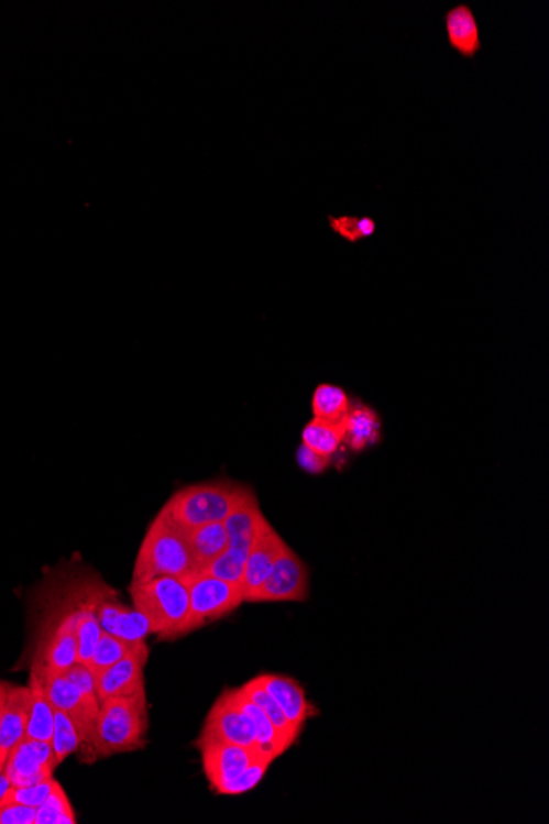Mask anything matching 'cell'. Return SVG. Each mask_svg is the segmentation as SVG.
Wrapping results in <instances>:
<instances>
[{
	"mask_svg": "<svg viewBox=\"0 0 549 824\" xmlns=\"http://www.w3.org/2000/svg\"><path fill=\"white\" fill-rule=\"evenodd\" d=\"M146 730L149 706L145 691L132 696H116L101 701L88 762H95L99 757L142 749L145 746Z\"/></svg>",
	"mask_w": 549,
	"mask_h": 824,
	"instance_id": "obj_1",
	"label": "cell"
},
{
	"mask_svg": "<svg viewBox=\"0 0 549 824\" xmlns=\"http://www.w3.org/2000/svg\"><path fill=\"white\" fill-rule=\"evenodd\" d=\"M195 574V561L186 530L158 512L140 545L132 583H145L160 576L188 581Z\"/></svg>",
	"mask_w": 549,
	"mask_h": 824,
	"instance_id": "obj_2",
	"label": "cell"
},
{
	"mask_svg": "<svg viewBox=\"0 0 549 824\" xmlns=\"http://www.w3.org/2000/svg\"><path fill=\"white\" fill-rule=\"evenodd\" d=\"M132 603L146 620L150 634L160 639L185 636L189 616L188 583L175 576H160L145 583H131Z\"/></svg>",
	"mask_w": 549,
	"mask_h": 824,
	"instance_id": "obj_3",
	"label": "cell"
},
{
	"mask_svg": "<svg viewBox=\"0 0 549 824\" xmlns=\"http://www.w3.org/2000/svg\"><path fill=\"white\" fill-rule=\"evenodd\" d=\"M245 490L232 481L193 484L173 494L160 512L183 530L224 521Z\"/></svg>",
	"mask_w": 549,
	"mask_h": 824,
	"instance_id": "obj_4",
	"label": "cell"
},
{
	"mask_svg": "<svg viewBox=\"0 0 549 824\" xmlns=\"http://www.w3.org/2000/svg\"><path fill=\"white\" fill-rule=\"evenodd\" d=\"M186 583L189 591V616L185 636L201 629L206 624L224 619L245 603L241 584L229 583L209 574H195Z\"/></svg>",
	"mask_w": 549,
	"mask_h": 824,
	"instance_id": "obj_5",
	"label": "cell"
},
{
	"mask_svg": "<svg viewBox=\"0 0 549 824\" xmlns=\"http://www.w3.org/2000/svg\"><path fill=\"white\" fill-rule=\"evenodd\" d=\"M33 664L39 668L40 674H42L43 684H45V691L48 694L50 701H52L53 707L68 714L69 719L75 724L76 730L79 734V740H81L79 750H81L83 760L88 762L92 734H95L96 721H98L101 704L88 701V697L81 693V690L65 677V673L48 670L39 660H35Z\"/></svg>",
	"mask_w": 549,
	"mask_h": 824,
	"instance_id": "obj_6",
	"label": "cell"
},
{
	"mask_svg": "<svg viewBox=\"0 0 549 824\" xmlns=\"http://www.w3.org/2000/svg\"><path fill=\"white\" fill-rule=\"evenodd\" d=\"M309 596V571L301 558L285 545L274 568L251 603H303Z\"/></svg>",
	"mask_w": 549,
	"mask_h": 824,
	"instance_id": "obj_7",
	"label": "cell"
},
{
	"mask_svg": "<svg viewBox=\"0 0 549 824\" xmlns=\"http://www.w3.org/2000/svg\"><path fill=\"white\" fill-rule=\"evenodd\" d=\"M196 747L201 750L202 767L209 785L219 795H226L232 782H235L255 760L262 759L255 750L222 740H205L196 743Z\"/></svg>",
	"mask_w": 549,
	"mask_h": 824,
	"instance_id": "obj_8",
	"label": "cell"
},
{
	"mask_svg": "<svg viewBox=\"0 0 549 824\" xmlns=\"http://www.w3.org/2000/svg\"><path fill=\"white\" fill-rule=\"evenodd\" d=\"M205 740H222L255 750L254 726L248 714L235 703L231 690H226L209 711L201 736L196 743Z\"/></svg>",
	"mask_w": 549,
	"mask_h": 824,
	"instance_id": "obj_9",
	"label": "cell"
},
{
	"mask_svg": "<svg viewBox=\"0 0 549 824\" xmlns=\"http://www.w3.org/2000/svg\"><path fill=\"white\" fill-rule=\"evenodd\" d=\"M58 766L52 743L25 737L7 757L3 772L12 787H26L53 779V772Z\"/></svg>",
	"mask_w": 549,
	"mask_h": 824,
	"instance_id": "obj_10",
	"label": "cell"
},
{
	"mask_svg": "<svg viewBox=\"0 0 549 824\" xmlns=\"http://www.w3.org/2000/svg\"><path fill=\"white\" fill-rule=\"evenodd\" d=\"M285 545L278 531L262 514L257 521V528H255L254 540H252V547L249 550L244 576L241 581L244 601L251 603L252 597L261 590Z\"/></svg>",
	"mask_w": 549,
	"mask_h": 824,
	"instance_id": "obj_11",
	"label": "cell"
},
{
	"mask_svg": "<svg viewBox=\"0 0 549 824\" xmlns=\"http://www.w3.org/2000/svg\"><path fill=\"white\" fill-rule=\"evenodd\" d=\"M149 660V646L145 640H139L129 656L119 660L112 667L106 668L96 677V693L99 701L116 696H132L145 691V670Z\"/></svg>",
	"mask_w": 549,
	"mask_h": 824,
	"instance_id": "obj_12",
	"label": "cell"
},
{
	"mask_svg": "<svg viewBox=\"0 0 549 824\" xmlns=\"http://www.w3.org/2000/svg\"><path fill=\"white\" fill-rule=\"evenodd\" d=\"M259 681L264 684L265 690L271 693L279 710L283 711L289 723L293 724L298 733H301L305 727L306 721L309 717L315 716L318 711L315 710L308 697H306L305 690L298 681L293 680L289 677H283V674H259Z\"/></svg>",
	"mask_w": 549,
	"mask_h": 824,
	"instance_id": "obj_13",
	"label": "cell"
},
{
	"mask_svg": "<svg viewBox=\"0 0 549 824\" xmlns=\"http://www.w3.org/2000/svg\"><path fill=\"white\" fill-rule=\"evenodd\" d=\"M446 36L452 52L458 53L461 58L474 59L481 53L482 35L477 17L469 3H455L442 15Z\"/></svg>",
	"mask_w": 549,
	"mask_h": 824,
	"instance_id": "obj_14",
	"label": "cell"
},
{
	"mask_svg": "<svg viewBox=\"0 0 549 824\" xmlns=\"http://www.w3.org/2000/svg\"><path fill=\"white\" fill-rule=\"evenodd\" d=\"M30 690L29 686H10L7 691L3 707L2 727H0V766L6 769L7 757L13 747L25 739L29 726Z\"/></svg>",
	"mask_w": 549,
	"mask_h": 824,
	"instance_id": "obj_15",
	"label": "cell"
},
{
	"mask_svg": "<svg viewBox=\"0 0 549 824\" xmlns=\"http://www.w3.org/2000/svg\"><path fill=\"white\" fill-rule=\"evenodd\" d=\"M98 619L105 633L131 640V642L145 640L150 634L149 620L138 609H131L119 603L116 594H111L99 603Z\"/></svg>",
	"mask_w": 549,
	"mask_h": 824,
	"instance_id": "obj_16",
	"label": "cell"
},
{
	"mask_svg": "<svg viewBox=\"0 0 549 824\" xmlns=\"http://www.w3.org/2000/svg\"><path fill=\"white\" fill-rule=\"evenodd\" d=\"M262 510L259 505L257 495L251 487L244 491L239 498L235 507L224 520L226 530H228L229 547L235 550L249 551L254 540L255 528H257L259 518Z\"/></svg>",
	"mask_w": 549,
	"mask_h": 824,
	"instance_id": "obj_17",
	"label": "cell"
},
{
	"mask_svg": "<svg viewBox=\"0 0 549 824\" xmlns=\"http://www.w3.org/2000/svg\"><path fill=\"white\" fill-rule=\"evenodd\" d=\"M29 690L30 714L25 737L50 743L53 736V724H55V707H53L52 701L46 694L42 674H40L35 664H33L32 673H30Z\"/></svg>",
	"mask_w": 549,
	"mask_h": 824,
	"instance_id": "obj_18",
	"label": "cell"
},
{
	"mask_svg": "<svg viewBox=\"0 0 549 824\" xmlns=\"http://www.w3.org/2000/svg\"><path fill=\"white\" fill-rule=\"evenodd\" d=\"M231 694L232 697H234L235 703H238L239 706H241V710L248 714L252 726H254L255 750H257L259 756H261L262 759L268 760L271 763L274 762V760L278 759V757L286 750L285 747H283L282 740H279L278 734H276L274 724H272L267 714H265L264 711L254 703V701L249 700V697L245 696L244 691H242L241 688L231 690Z\"/></svg>",
	"mask_w": 549,
	"mask_h": 824,
	"instance_id": "obj_19",
	"label": "cell"
},
{
	"mask_svg": "<svg viewBox=\"0 0 549 824\" xmlns=\"http://www.w3.org/2000/svg\"><path fill=\"white\" fill-rule=\"evenodd\" d=\"M186 537H188L189 550L195 561L196 574L201 573L216 558L221 557L229 547L224 521L189 528L186 530Z\"/></svg>",
	"mask_w": 549,
	"mask_h": 824,
	"instance_id": "obj_20",
	"label": "cell"
},
{
	"mask_svg": "<svg viewBox=\"0 0 549 824\" xmlns=\"http://www.w3.org/2000/svg\"><path fill=\"white\" fill-rule=\"evenodd\" d=\"M241 690L244 691V694L249 700L254 701V703L257 704L265 714H267L268 719L274 724L276 734H278L283 747L288 750L301 733H298V730L293 727L288 717H286L285 714H283V711L279 710L274 697H272L271 693L265 690L264 684H262L261 681H259V678L255 677L254 680L248 681Z\"/></svg>",
	"mask_w": 549,
	"mask_h": 824,
	"instance_id": "obj_21",
	"label": "cell"
},
{
	"mask_svg": "<svg viewBox=\"0 0 549 824\" xmlns=\"http://www.w3.org/2000/svg\"><path fill=\"white\" fill-rule=\"evenodd\" d=\"M381 418L372 408L358 404L345 417V440L355 451L365 450L381 438Z\"/></svg>",
	"mask_w": 549,
	"mask_h": 824,
	"instance_id": "obj_22",
	"label": "cell"
},
{
	"mask_svg": "<svg viewBox=\"0 0 549 824\" xmlns=\"http://www.w3.org/2000/svg\"><path fill=\"white\" fill-rule=\"evenodd\" d=\"M303 444L311 448L322 457L331 458L338 453L339 447L345 440V420L328 421L312 418L301 433Z\"/></svg>",
	"mask_w": 549,
	"mask_h": 824,
	"instance_id": "obj_23",
	"label": "cell"
},
{
	"mask_svg": "<svg viewBox=\"0 0 549 824\" xmlns=\"http://www.w3.org/2000/svg\"><path fill=\"white\" fill-rule=\"evenodd\" d=\"M351 398L344 388L334 384H319L312 394L311 408L315 418L342 421L351 410Z\"/></svg>",
	"mask_w": 549,
	"mask_h": 824,
	"instance_id": "obj_24",
	"label": "cell"
},
{
	"mask_svg": "<svg viewBox=\"0 0 549 824\" xmlns=\"http://www.w3.org/2000/svg\"><path fill=\"white\" fill-rule=\"evenodd\" d=\"M138 642L139 640L131 642V640L121 639V637L112 636V634L102 630L98 647H96L91 660L86 664H88L92 673H101L106 668L112 667V664L118 663L119 660L129 656L134 650V647L138 646Z\"/></svg>",
	"mask_w": 549,
	"mask_h": 824,
	"instance_id": "obj_25",
	"label": "cell"
},
{
	"mask_svg": "<svg viewBox=\"0 0 549 824\" xmlns=\"http://www.w3.org/2000/svg\"><path fill=\"white\" fill-rule=\"evenodd\" d=\"M76 813L63 787H53L46 802L36 809L35 824H76Z\"/></svg>",
	"mask_w": 549,
	"mask_h": 824,
	"instance_id": "obj_26",
	"label": "cell"
},
{
	"mask_svg": "<svg viewBox=\"0 0 549 824\" xmlns=\"http://www.w3.org/2000/svg\"><path fill=\"white\" fill-rule=\"evenodd\" d=\"M328 224L334 234L348 241L349 244H358L364 239L372 238L377 231V221L369 216H328Z\"/></svg>",
	"mask_w": 549,
	"mask_h": 824,
	"instance_id": "obj_27",
	"label": "cell"
},
{
	"mask_svg": "<svg viewBox=\"0 0 549 824\" xmlns=\"http://www.w3.org/2000/svg\"><path fill=\"white\" fill-rule=\"evenodd\" d=\"M248 554L249 551L228 547V550L221 557L216 558L198 574H209V576L219 578V580L229 581V583L241 584Z\"/></svg>",
	"mask_w": 549,
	"mask_h": 824,
	"instance_id": "obj_28",
	"label": "cell"
},
{
	"mask_svg": "<svg viewBox=\"0 0 549 824\" xmlns=\"http://www.w3.org/2000/svg\"><path fill=\"white\" fill-rule=\"evenodd\" d=\"M50 743H52L53 752H55L58 763L68 759L73 752L79 749L81 740H79L78 730H76L68 714L55 710V724H53V736Z\"/></svg>",
	"mask_w": 549,
	"mask_h": 824,
	"instance_id": "obj_29",
	"label": "cell"
},
{
	"mask_svg": "<svg viewBox=\"0 0 549 824\" xmlns=\"http://www.w3.org/2000/svg\"><path fill=\"white\" fill-rule=\"evenodd\" d=\"M55 783V779H50L45 782L35 783V785L10 787L3 800L22 803V805L32 806V809H40L48 799L50 793L53 792Z\"/></svg>",
	"mask_w": 549,
	"mask_h": 824,
	"instance_id": "obj_30",
	"label": "cell"
},
{
	"mask_svg": "<svg viewBox=\"0 0 549 824\" xmlns=\"http://www.w3.org/2000/svg\"><path fill=\"white\" fill-rule=\"evenodd\" d=\"M271 766L272 763L268 760H255L235 782H232L226 795H242V793L251 792L252 789H255L261 783V780L264 779Z\"/></svg>",
	"mask_w": 549,
	"mask_h": 824,
	"instance_id": "obj_31",
	"label": "cell"
},
{
	"mask_svg": "<svg viewBox=\"0 0 549 824\" xmlns=\"http://www.w3.org/2000/svg\"><path fill=\"white\" fill-rule=\"evenodd\" d=\"M36 809L22 803L2 800L0 802V824H35Z\"/></svg>",
	"mask_w": 549,
	"mask_h": 824,
	"instance_id": "obj_32",
	"label": "cell"
},
{
	"mask_svg": "<svg viewBox=\"0 0 549 824\" xmlns=\"http://www.w3.org/2000/svg\"><path fill=\"white\" fill-rule=\"evenodd\" d=\"M296 461H298V466L309 474L325 473L329 464H331V458L322 457V454L316 453V451L305 447L303 443L298 448V451H296Z\"/></svg>",
	"mask_w": 549,
	"mask_h": 824,
	"instance_id": "obj_33",
	"label": "cell"
},
{
	"mask_svg": "<svg viewBox=\"0 0 549 824\" xmlns=\"http://www.w3.org/2000/svg\"><path fill=\"white\" fill-rule=\"evenodd\" d=\"M10 787H12V783H10L9 777L6 776V772H3V770H0V802L6 799L7 792H9Z\"/></svg>",
	"mask_w": 549,
	"mask_h": 824,
	"instance_id": "obj_34",
	"label": "cell"
},
{
	"mask_svg": "<svg viewBox=\"0 0 549 824\" xmlns=\"http://www.w3.org/2000/svg\"><path fill=\"white\" fill-rule=\"evenodd\" d=\"M7 691H9V684L0 681V727H2L3 707H6Z\"/></svg>",
	"mask_w": 549,
	"mask_h": 824,
	"instance_id": "obj_35",
	"label": "cell"
},
{
	"mask_svg": "<svg viewBox=\"0 0 549 824\" xmlns=\"http://www.w3.org/2000/svg\"><path fill=\"white\" fill-rule=\"evenodd\" d=\"M0 770H3V767H2V766H0Z\"/></svg>",
	"mask_w": 549,
	"mask_h": 824,
	"instance_id": "obj_36",
	"label": "cell"
}]
</instances>
